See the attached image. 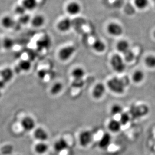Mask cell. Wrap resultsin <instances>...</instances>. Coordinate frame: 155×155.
<instances>
[{
  "label": "cell",
  "instance_id": "cell-37",
  "mask_svg": "<svg viewBox=\"0 0 155 155\" xmlns=\"http://www.w3.org/2000/svg\"><path fill=\"white\" fill-rule=\"evenodd\" d=\"M2 48V39L0 38V50Z\"/></svg>",
  "mask_w": 155,
  "mask_h": 155
},
{
  "label": "cell",
  "instance_id": "cell-21",
  "mask_svg": "<svg viewBox=\"0 0 155 155\" xmlns=\"http://www.w3.org/2000/svg\"><path fill=\"white\" fill-rule=\"evenodd\" d=\"M92 48L97 52H103L105 50L106 46L101 40H96L92 44Z\"/></svg>",
  "mask_w": 155,
  "mask_h": 155
},
{
  "label": "cell",
  "instance_id": "cell-5",
  "mask_svg": "<svg viewBox=\"0 0 155 155\" xmlns=\"http://www.w3.org/2000/svg\"><path fill=\"white\" fill-rule=\"evenodd\" d=\"M66 11L71 16H75L80 13L81 7L79 3L75 1L71 2L66 5Z\"/></svg>",
  "mask_w": 155,
  "mask_h": 155
},
{
  "label": "cell",
  "instance_id": "cell-3",
  "mask_svg": "<svg viewBox=\"0 0 155 155\" xmlns=\"http://www.w3.org/2000/svg\"><path fill=\"white\" fill-rule=\"evenodd\" d=\"M76 51V48L74 46L68 45L60 49L58 52V57L60 60L66 61L69 60Z\"/></svg>",
  "mask_w": 155,
  "mask_h": 155
},
{
  "label": "cell",
  "instance_id": "cell-39",
  "mask_svg": "<svg viewBox=\"0 0 155 155\" xmlns=\"http://www.w3.org/2000/svg\"><path fill=\"white\" fill-rule=\"evenodd\" d=\"M154 37H155V31H154Z\"/></svg>",
  "mask_w": 155,
  "mask_h": 155
},
{
  "label": "cell",
  "instance_id": "cell-33",
  "mask_svg": "<svg viewBox=\"0 0 155 155\" xmlns=\"http://www.w3.org/2000/svg\"><path fill=\"white\" fill-rule=\"evenodd\" d=\"M30 19V17L29 15L24 14V15L20 16V17L19 18V23L21 24H26L29 22L30 21H31Z\"/></svg>",
  "mask_w": 155,
  "mask_h": 155
},
{
  "label": "cell",
  "instance_id": "cell-31",
  "mask_svg": "<svg viewBox=\"0 0 155 155\" xmlns=\"http://www.w3.org/2000/svg\"><path fill=\"white\" fill-rule=\"evenodd\" d=\"M124 60L127 62L132 61L135 58V54L130 49L126 52L124 53Z\"/></svg>",
  "mask_w": 155,
  "mask_h": 155
},
{
  "label": "cell",
  "instance_id": "cell-35",
  "mask_svg": "<svg viewBox=\"0 0 155 155\" xmlns=\"http://www.w3.org/2000/svg\"><path fill=\"white\" fill-rule=\"evenodd\" d=\"M47 75V71L45 69H41L38 71L37 72V76L39 79L43 80L45 78L46 76Z\"/></svg>",
  "mask_w": 155,
  "mask_h": 155
},
{
  "label": "cell",
  "instance_id": "cell-9",
  "mask_svg": "<svg viewBox=\"0 0 155 155\" xmlns=\"http://www.w3.org/2000/svg\"><path fill=\"white\" fill-rule=\"evenodd\" d=\"M105 92V86L102 84H97L93 89L92 96L94 98L98 100L103 97Z\"/></svg>",
  "mask_w": 155,
  "mask_h": 155
},
{
  "label": "cell",
  "instance_id": "cell-23",
  "mask_svg": "<svg viewBox=\"0 0 155 155\" xmlns=\"http://www.w3.org/2000/svg\"><path fill=\"white\" fill-rule=\"evenodd\" d=\"M15 45L14 40L10 37H5L2 39V48L6 50H10Z\"/></svg>",
  "mask_w": 155,
  "mask_h": 155
},
{
  "label": "cell",
  "instance_id": "cell-8",
  "mask_svg": "<svg viewBox=\"0 0 155 155\" xmlns=\"http://www.w3.org/2000/svg\"><path fill=\"white\" fill-rule=\"evenodd\" d=\"M111 142V135L108 133H105L98 142V146L101 149H105L110 145Z\"/></svg>",
  "mask_w": 155,
  "mask_h": 155
},
{
  "label": "cell",
  "instance_id": "cell-26",
  "mask_svg": "<svg viewBox=\"0 0 155 155\" xmlns=\"http://www.w3.org/2000/svg\"><path fill=\"white\" fill-rule=\"evenodd\" d=\"M63 88V85L61 82H56L52 86L50 89V92L52 95H56L61 92Z\"/></svg>",
  "mask_w": 155,
  "mask_h": 155
},
{
  "label": "cell",
  "instance_id": "cell-19",
  "mask_svg": "<svg viewBox=\"0 0 155 155\" xmlns=\"http://www.w3.org/2000/svg\"><path fill=\"white\" fill-rule=\"evenodd\" d=\"M51 45V40L48 38V37H43V38L40 39L37 42V46L39 48L45 49L48 48Z\"/></svg>",
  "mask_w": 155,
  "mask_h": 155
},
{
  "label": "cell",
  "instance_id": "cell-12",
  "mask_svg": "<svg viewBox=\"0 0 155 155\" xmlns=\"http://www.w3.org/2000/svg\"><path fill=\"white\" fill-rule=\"evenodd\" d=\"M34 136L35 139L42 142L47 140L48 138V135L47 132L41 127H39L35 130Z\"/></svg>",
  "mask_w": 155,
  "mask_h": 155
},
{
  "label": "cell",
  "instance_id": "cell-17",
  "mask_svg": "<svg viewBox=\"0 0 155 155\" xmlns=\"http://www.w3.org/2000/svg\"><path fill=\"white\" fill-rule=\"evenodd\" d=\"M22 5L26 10H34L37 7L38 2L37 0H23Z\"/></svg>",
  "mask_w": 155,
  "mask_h": 155
},
{
  "label": "cell",
  "instance_id": "cell-6",
  "mask_svg": "<svg viewBox=\"0 0 155 155\" xmlns=\"http://www.w3.org/2000/svg\"><path fill=\"white\" fill-rule=\"evenodd\" d=\"M72 27V21L68 18H65L59 21L57 24V29L60 32L66 33Z\"/></svg>",
  "mask_w": 155,
  "mask_h": 155
},
{
  "label": "cell",
  "instance_id": "cell-36",
  "mask_svg": "<svg viewBox=\"0 0 155 155\" xmlns=\"http://www.w3.org/2000/svg\"><path fill=\"white\" fill-rule=\"evenodd\" d=\"M6 83L3 81V80H0V90L3 89L5 86Z\"/></svg>",
  "mask_w": 155,
  "mask_h": 155
},
{
  "label": "cell",
  "instance_id": "cell-20",
  "mask_svg": "<svg viewBox=\"0 0 155 155\" xmlns=\"http://www.w3.org/2000/svg\"><path fill=\"white\" fill-rule=\"evenodd\" d=\"M117 48L120 52L124 53L130 49V45L127 41L122 40L119 41L117 45Z\"/></svg>",
  "mask_w": 155,
  "mask_h": 155
},
{
  "label": "cell",
  "instance_id": "cell-10",
  "mask_svg": "<svg viewBox=\"0 0 155 155\" xmlns=\"http://www.w3.org/2000/svg\"><path fill=\"white\" fill-rule=\"evenodd\" d=\"M21 125L24 130L26 131H31L34 129L35 122L34 119L30 117H27L23 119L21 122Z\"/></svg>",
  "mask_w": 155,
  "mask_h": 155
},
{
  "label": "cell",
  "instance_id": "cell-27",
  "mask_svg": "<svg viewBox=\"0 0 155 155\" xmlns=\"http://www.w3.org/2000/svg\"><path fill=\"white\" fill-rule=\"evenodd\" d=\"M110 113L114 116L121 114L123 113V107L119 104H114L111 107Z\"/></svg>",
  "mask_w": 155,
  "mask_h": 155
},
{
  "label": "cell",
  "instance_id": "cell-18",
  "mask_svg": "<svg viewBox=\"0 0 155 155\" xmlns=\"http://www.w3.org/2000/svg\"><path fill=\"white\" fill-rule=\"evenodd\" d=\"M85 71L84 68L80 67L75 68L71 72V76L74 79H82L85 76Z\"/></svg>",
  "mask_w": 155,
  "mask_h": 155
},
{
  "label": "cell",
  "instance_id": "cell-28",
  "mask_svg": "<svg viewBox=\"0 0 155 155\" xmlns=\"http://www.w3.org/2000/svg\"><path fill=\"white\" fill-rule=\"evenodd\" d=\"M134 4L138 9L143 10L149 5V0H134Z\"/></svg>",
  "mask_w": 155,
  "mask_h": 155
},
{
  "label": "cell",
  "instance_id": "cell-2",
  "mask_svg": "<svg viewBox=\"0 0 155 155\" xmlns=\"http://www.w3.org/2000/svg\"><path fill=\"white\" fill-rule=\"evenodd\" d=\"M110 64L113 69L117 73H122L126 69V64L123 58L118 54H115L111 57Z\"/></svg>",
  "mask_w": 155,
  "mask_h": 155
},
{
  "label": "cell",
  "instance_id": "cell-14",
  "mask_svg": "<svg viewBox=\"0 0 155 155\" xmlns=\"http://www.w3.org/2000/svg\"><path fill=\"white\" fill-rule=\"evenodd\" d=\"M1 75L2 78V80L7 83L12 81L14 77V72L10 68H6L2 70Z\"/></svg>",
  "mask_w": 155,
  "mask_h": 155
},
{
  "label": "cell",
  "instance_id": "cell-11",
  "mask_svg": "<svg viewBox=\"0 0 155 155\" xmlns=\"http://www.w3.org/2000/svg\"><path fill=\"white\" fill-rule=\"evenodd\" d=\"M1 23L3 28L6 29H10L15 26L16 22L12 17L6 15L2 18Z\"/></svg>",
  "mask_w": 155,
  "mask_h": 155
},
{
  "label": "cell",
  "instance_id": "cell-16",
  "mask_svg": "<svg viewBox=\"0 0 155 155\" xmlns=\"http://www.w3.org/2000/svg\"><path fill=\"white\" fill-rule=\"evenodd\" d=\"M121 125L119 120H111L108 124V129L110 132L114 133H117L120 132L121 129Z\"/></svg>",
  "mask_w": 155,
  "mask_h": 155
},
{
  "label": "cell",
  "instance_id": "cell-24",
  "mask_svg": "<svg viewBox=\"0 0 155 155\" xmlns=\"http://www.w3.org/2000/svg\"><path fill=\"white\" fill-rule=\"evenodd\" d=\"M34 149L37 153L39 154H43L48 151V146L44 142H41L35 145Z\"/></svg>",
  "mask_w": 155,
  "mask_h": 155
},
{
  "label": "cell",
  "instance_id": "cell-30",
  "mask_svg": "<svg viewBox=\"0 0 155 155\" xmlns=\"http://www.w3.org/2000/svg\"><path fill=\"white\" fill-rule=\"evenodd\" d=\"M130 120V117L127 113H123L120 114V122L122 126H125L129 123Z\"/></svg>",
  "mask_w": 155,
  "mask_h": 155
},
{
  "label": "cell",
  "instance_id": "cell-7",
  "mask_svg": "<svg viewBox=\"0 0 155 155\" xmlns=\"http://www.w3.org/2000/svg\"><path fill=\"white\" fill-rule=\"evenodd\" d=\"M107 30L109 34L114 36H119L123 34V29L119 24L111 23L107 26Z\"/></svg>",
  "mask_w": 155,
  "mask_h": 155
},
{
  "label": "cell",
  "instance_id": "cell-25",
  "mask_svg": "<svg viewBox=\"0 0 155 155\" xmlns=\"http://www.w3.org/2000/svg\"><path fill=\"white\" fill-rule=\"evenodd\" d=\"M145 78V74L141 70H136V71L133 73V76H132V79L134 82L137 84H139L142 82L143 81Z\"/></svg>",
  "mask_w": 155,
  "mask_h": 155
},
{
  "label": "cell",
  "instance_id": "cell-13",
  "mask_svg": "<svg viewBox=\"0 0 155 155\" xmlns=\"http://www.w3.org/2000/svg\"><path fill=\"white\" fill-rule=\"evenodd\" d=\"M68 147V142L64 139H60L54 144L55 151L57 153H61L67 149Z\"/></svg>",
  "mask_w": 155,
  "mask_h": 155
},
{
  "label": "cell",
  "instance_id": "cell-38",
  "mask_svg": "<svg viewBox=\"0 0 155 155\" xmlns=\"http://www.w3.org/2000/svg\"><path fill=\"white\" fill-rule=\"evenodd\" d=\"M153 2H154V4H155V0H153Z\"/></svg>",
  "mask_w": 155,
  "mask_h": 155
},
{
  "label": "cell",
  "instance_id": "cell-1",
  "mask_svg": "<svg viewBox=\"0 0 155 155\" xmlns=\"http://www.w3.org/2000/svg\"><path fill=\"white\" fill-rule=\"evenodd\" d=\"M130 81L126 77L119 78H114L107 82V86L110 91L116 94H121L124 93L126 86L129 85Z\"/></svg>",
  "mask_w": 155,
  "mask_h": 155
},
{
  "label": "cell",
  "instance_id": "cell-29",
  "mask_svg": "<svg viewBox=\"0 0 155 155\" xmlns=\"http://www.w3.org/2000/svg\"><path fill=\"white\" fill-rule=\"evenodd\" d=\"M145 62L148 68H155V56H148L145 59Z\"/></svg>",
  "mask_w": 155,
  "mask_h": 155
},
{
  "label": "cell",
  "instance_id": "cell-34",
  "mask_svg": "<svg viewBox=\"0 0 155 155\" xmlns=\"http://www.w3.org/2000/svg\"><path fill=\"white\" fill-rule=\"evenodd\" d=\"M26 9L24 8L23 6L21 5H19V6H17L15 8V12L18 15L22 16V15L25 14V12H26Z\"/></svg>",
  "mask_w": 155,
  "mask_h": 155
},
{
  "label": "cell",
  "instance_id": "cell-22",
  "mask_svg": "<svg viewBox=\"0 0 155 155\" xmlns=\"http://www.w3.org/2000/svg\"><path fill=\"white\" fill-rule=\"evenodd\" d=\"M32 68L31 62L28 60H22L19 62L18 68L20 71L27 72L29 71Z\"/></svg>",
  "mask_w": 155,
  "mask_h": 155
},
{
  "label": "cell",
  "instance_id": "cell-4",
  "mask_svg": "<svg viewBox=\"0 0 155 155\" xmlns=\"http://www.w3.org/2000/svg\"><path fill=\"white\" fill-rule=\"evenodd\" d=\"M94 135L90 130H84L81 133L79 136L80 145L83 147H86L92 142Z\"/></svg>",
  "mask_w": 155,
  "mask_h": 155
},
{
  "label": "cell",
  "instance_id": "cell-15",
  "mask_svg": "<svg viewBox=\"0 0 155 155\" xmlns=\"http://www.w3.org/2000/svg\"><path fill=\"white\" fill-rule=\"evenodd\" d=\"M31 23L33 26L35 28H40L45 23V18L42 15H35L31 19Z\"/></svg>",
  "mask_w": 155,
  "mask_h": 155
},
{
  "label": "cell",
  "instance_id": "cell-32",
  "mask_svg": "<svg viewBox=\"0 0 155 155\" xmlns=\"http://www.w3.org/2000/svg\"><path fill=\"white\" fill-rule=\"evenodd\" d=\"M84 84V81L83 79H74L73 82L72 83V86L73 87L79 88L82 87Z\"/></svg>",
  "mask_w": 155,
  "mask_h": 155
}]
</instances>
